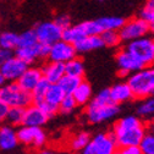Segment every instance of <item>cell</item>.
Wrapping results in <instances>:
<instances>
[{
	"label": "cell",
	"instance_id": "cell-1",
	"mask_svg": "<svg viewBox=\"0 0 154 154\" xmlns=\"http://www.w3.org/2000/svg\"><path fill=\"white\" fill-rule=\"evenodd\" d=\"M148 131L146 122L137 115H127L119 119L112 126L111 133L118 147L138 146Z\"/></svg>",
	"mask_w": 154,
	"mask_h": 154
},
{
	"label": "cell",
	"instance_id": "cell-2",
	"mask_svg": "<svg viewBox=\"0 0 154 154\" xmlns=\"http://www.w3.org/2000/svg\"><path fill=\"white\" fill-rule=\"evenodd\" d=\"M120 112V105L115 104L109 94V89H102L95 95L91 102L86 105L85 115L88 122L91 124H100L104 121H109L114 119Z\"/></svg>",
	"mask_w": 154,
	"mask_h": 154
},
{
	"label": "cell",
	"instance_id": "cell-3",
	"mask_svg": "<svg viewBox=\"0 0 154 154\" xmlns=\"http://www.w3.org/2000/svg\"><path fill=\"white\" fill-rule=\"evenodd\" d=\"M133 99H144L154 95V65L143 67L127 77Z\"/></svg>",
	"mask_w": 154,
	"mask_h": 154
},
{
	"label": "cell",
	"instance_id": "cell-4",
	"mask_svg": "<svg viewBox=\"0 0 154 154\" xmlns=\"http://www.w3.org/2000/svg\"><path fill=\"white\" fill-rule=\"evenodd\" d=\"M0 100L6 104L9 108H27L33 103L31 92L22 89L17 82L5 83L0 87Z\"/></svg>",
	"mask_w": 154,
	"mask_h": 154
},
{
	"label": "cell",
	"instance_id": "cell-5",
	"mask_svg": "<svg viewBox=\"0 0 154 154\" xmlns=\"http://www.w3.org/2000/svg\"><path fill=\"white\" fill-rule=\"evenodd\" d=\"M125 49L131 53L144 67L154 65V41L152 37L146 35L131 41L126 44Z\"/></svg>",
	"mask_w": 154,
	"mask_h": 154
},
{
	"label": "cell",
	"instance_id": "cell-6",
	"mask_svg": "<svg viewBox=\"0 0 154 154\" xmlns=\"http://www.w3.org/2000/svg\"><path fill=\"white\" fill-rule=\"evenodd\" d=\"M149 32L150 31H149L147 22L143 20V18H141L140 16L125 21L124 26L119 29L121 42H125V43L138 39V38H142V37H146V35H148Z\"/></svg>",
	"mask_w": 154,
	"mask_h": 154
},
{
	"label": "cell",
	"instance_id": "cell-7",
	"mask_svg": "<svg viewBox=\"0 0 154 154\" xmlns=\"http://www.w3.org/2000/svg\"><path fill=\"white\" fill-rule=\"evenodd\" d=\"M16 134L18 142L32 148H42L47 143V133L42 127L21 126L16 131Z\"/></svg>",
	"mask_w": 154,
	"mask_h": 154
},
{
	"label": "cell",
	"instance_id": "cell-8",
	"mask_svg": "<svg viewBox=\"0 0 154 154\" xmlns=\"http://www.w3.org/2000/svg\"><path fill=\"white\" fill-rule=\"evenodd\" d=\"M38 43L50 47L51 44L59 42L63 37V29L54 21H45L37 25L33 29Z\"/></svg>",
	"mask_w": 154,
	"mask_h": 154
},
{
	"label": "cell",
	"instance_id": "cell-9",
	"mask_svg": "<svg viewBox=\"0 0 154 154\" xmlns=\"http://www.w3.org/2000/svg\"><path fill=\"white\" fill-rule=\"evenodd\" d=\"M76 56H77V51H76L75 47L71 43H67V42L60 39L59 42L50 45L48 59H49V61L65 64Z\"/></svg>",
	"mask_w": 154,
	"mask_h": 154
},
{
	"label": "cell",
	"instance_id": "cell-10",
	"mask_svg": "<svg viewBox=\"0 0 154 154\" xmlns=\"http://www.w3.org/2000/svg\"><path fill=\"white\" fill-rule=\"evenodd\" d=\"M115 59H116V63L119 66L120 77H128L131 73L144 67L136 57H134L131 53H128L125 48L118 51V54L115 55Z\"/></svg>",
	"mask_w": 154,
	"mask_h": 154
},
{
	"label": "cell",
	"instance_id": "cell-11",
	"mask_svg": "<svg viewBox=\"0 0 154 154\" xmlns=\"http://www.w3.org/2000/svg\"><path fill=\"white\" fill-rule=\"evenodd\" d=\"M91 146L98 154H115L118 144L111 132H100L91 138Z\"/></svg>",
	"mask_w": 154,
	"mask_h": 154
},
{
	"label": "cell",
	"instance_id": "cell-12",
	"mask_svg": "<svg viewBox=\"0 0 154 154\" xmlns=\"http://www.w3.org/2000/svg\"><path fill=\"white\" fill-rule=\"evenodd\" d=\"M27 67L28 65L25 61H22L16 56H12L11 59L0 65V71H2L6 81L17 82V80L22 76V73L27 70Z\"/></svg>",
	"mask_w": 154,
	"mask_h": 154
},
{
	"label": "cell",
	"instance_id": "cell-13",
	"mask_svg": "<svg viewBox=\"0 0 154 154\" xmlns=\"http://www.w3.org/2000/svg\"><path fill=\"white\" fill-rule=\"evenodd\" d=\"M49 118L34 104H31L29 106L25 108L23 111V126H31V127H42L47 124Z\"/></svg>",
	"mask_w": 154,
	"mask_h": 154
},
{
	"label": "cell",
	"instance_id": "cell-14",
	"mask_svg": "<svg viewBox=\"0 0 154 154\" xmlns=\"http://www.w3.org/2000/svg\"><path fill=\"white\" fill-rule=\"evenodd\" d=\"M43 79L41 69L38 67H27V70L22 73V76L17 80V85L27 92H32L33 88L39 83Z\"/></svg>",
	"mask_w": 154,
	"mask_h": 154
},
{
	"label": "cell",
	"instance_id": "cell-15",
	"mask_svg": "<svg viewBox=\"0 0 154 154\" xmlns=\"http://www.w3.org/2000/svg\"><path fill=\"white\" fill-rule=\"evenodd\" d=\"M41 71L45 81H48L50 85H55L59 83V81L65 76V65L61 63L49 61L43 65Z\"/></svg>",
	"mask_w": 154,
	"mask_h": 154
},
{
	"label": "cell",
	"instance_id": "cell-16",
	"mask_svg": "<svg viewBox=\"0 0 154 154\" xmlns=\"http://www.w3.org/2000/svg\"><path fill=\"white\" fill-rule=\"evenodd\" d=\"M108 89H109V94H110L111 100L118 105L133 99L132 91H131L130 86L127 85V82H125V81L115 83Z\"/></svg>",
	"mask_w": 154,
	"mask_h": 154
},
{
	"label": "cell",
	"instance_id": "cell-17",
	"mask_svg": "<svg viewBox=\"0 0 154 154\" xmlns=\"http://www.w3.org/2000/svg\"><path fill=\"white\" fill-rule=\"evenodd\" d=\"M77 54H86L89 51H94L98 50L100 48H103V42L100 39L99 35H87L85 38H82L81 41H79L76 44H73Z\"/></svg>",
	"mask_w": 154,
	"mask_h": 154
},
{
	"label": "cell",
	"instance_id": "cell-18",
	"mask_svg": "<svg viewBox=\"0 0 154 154\" xmlns=\"http://www.w3.org/2000/svg\"><path fill=\"white\" fill-rule=\"evenodd\" d=\"M18 143L16 131L12 126L5 125L0 126V149L3 150H11Z\"/></svg>",
	"mask_w": 154,
	"mask_h": 154
},
{
	"label": "cell",
	"instance_id": "cell-19",
	"mask_svg": "<svg viewBox=\"0 0 154 154\" xmlns=\"http://www.w3.org/2000/svg\"><path fill=\"white\" fill-rule=\"evenodd\" d=\"M16 57L25 61L27 65L34 63L35 60L41 59V44L37 43L33 47H25V48H16L14 50Z\"/></svg>",
	"mask_w": 154,
	"mask_h": 154
},
{
	"label": "cell",
	"instance_id": "cell-20",
	"mask_svg": "<svg viewBox=\"0 0 154 154\" xmlns=\"http://www.w3.org/2000/svg\"><path fill=\"white\" fill-rule=\"evenodd\" d=\"M72 97L75 98L76 103H77V106H86L91 99L93 98V91H92V86L89 85V82L82 80L81 83L75 89V92L72 93Z\"/></svg>",
	"mask_w": 154,
	"mask_h": 154
},
{
	"label": "cell",
	"instance_id": "cell-21",
	"mask_svg": "<svg viewBox=\"0 0 154 154\" xmlns=\"http://www.w3.org/2000/svg\"><path fill=\"white\" fill-rule=\"evenodd\" d=\"M85 37H86V34H85V31H83L82 25L80 22L77 25H71L69 28L64 29L61 39L67 42V43H71L73 45V44H76L77 42L81 41L82 38H85Z\"/></svg>",
	"mask_w": 154,
	"mask_h": 154
},
{
	"label": "cell",
	"instance_id": "cell-22",
	"mask_svg": "<svg viewBox=\"0 0 154 154\" xmlns=\"http://www.w3.org/2000/svg\"><path fill=\"white\" fill-rule=\"evenodd\" d=\"M91 138H92V136L88 132L81 131L71 137V140L69 142V147L71 148L72 152H81L91 143Z\"/></svg>",
	"mask_w": 154,
	"mask_h": 154
},
{
	"label": "cell",
	"instance_id": "cell-23",
	"mask_svg": "<svg viewBox=\"0 0 154 154\" xmlns=\"http://www.w3.org/2000/svg\"><path fill=\"white\" fill-rule=\"evenodd\" d=\"M125 21V18L119 16H105L97 20L102 31H119L124 26Z\"/></svg>",
	"mask_w": 154,
	"mask_h": 154
},
{
	"label": "cell",
	"instance_id": "cell-24",
	"mask_svg": "<svg viewBox=\"0 0 154 154\" xmlns=\"http://www.w3.org/2000/svg\"><path fill=\"white\" fill-rule=\"evenodd\" d=\"M65 65V75L73 76V77H79V79H83L85 76V64L82 59L80 57H73V59L69 60Z\"/></svg>",
	"mask_w": 154,
	"mask_h": 154
},
{
	"label": "cell",
	"instance_id": "cell-25",
	"mask_svg": "<svg viewBox=\"0 0 154 154\" xmlns=\"http://www.w3.org/2000/svg\"><path fill=\"white\" fill-rule=\"evenodd\" d=\"M154 115V97L141 99L137 105V116L142 120H150Z\"/></svg>",
	"mask_w": 154,
	"mask_h": 154
},
{
	"label": "cell",
	"instance_id": "cell-26",
	"mask_svg": "<svg viewBox=\"0 0 154 154\" xmlns=\"http://www.w3.org/2000/svg\"><path fill=\"white\" fill-rule=\"evenodd\" d=\"M65 93L63 92V89L60 88V86L55 83V85H49L45 94H44V98L43 100H45L47 103L51 104V105H55L59 108V104L60 102L63 100Z\"/></svg>",
	"mask_w": 154,
	"mask_h": 154
},
{
	"label": "cell",
	"instance_id": "cell-27",
	"mask_svg": "<svg viewBox=\"0 0 154 154\" xmlns=\"http://www.w3.org/2000/svg\"><path fill=\"white\" fill-rule=\"evenodd\" d=\"M99 37L103 42V45L108 48H116L122 43L119 31H103Z\"/></svg>",
	"mask_w": 154,
	"mask_h": 154
},
{
	"label": "cell",
	"instance_id": "cell-28",
	"mask_svg": "<svg viewBox=\"0 0 154 154\" xmlns=\"http://www.w3.org/2000/svg\"><path fill=\"white\" fill-rule=\"evenodd\" d=\"M18 44V34L14 32H3L0 33V48L15 50Z\"/></svg>",
	"mask_w": 154,
	"mask_h": 154
},
{
	"label": "cell",
	"instance_id": "cell-29",
	"mask_svg": "<svg viewBox=\"0 0 154 154\" xmlns=\"http://www.w3.org/2000/svg\"><path fill=\"white\" fill-rule=\"evenodd\" d=\"M83 79H79V77H73V76H69V75H65L63 79L59 81V85L60 88L63 89V92L65 94H72L75 92V89L79 87V85L81 83Z\"/></svg>",
	"mask_w": 154,
	"mask_h": 154
},
{
	"label": "cell",
	"instance_id": "cell-30",
	"mask_svg": "<svg viewBox=\"0 0 154 154\" xmlns=\"http://www.w3.org/2000/svg\"><path fill=\"white\" fill-rule=\"evenodd\" d=\"M23 108H17V106H11L8 110L6 114V121L10 126H17V125H22L23 120Z\"/></svg>",
	"mask_w": 154,
	"mask_h": 154
},
{
	"label": "cell",
	"instance_id": "cell-31",
	"mask_svg": "<svg viewBox=\"0 0 154 154\" xmlns=\"http://www.w3.org/2000/svg\"><path fill=\"white\" fill-rule=\"evenodd\" d=\"M142 154H154V131H147L138 144Z\"/></svg>",
	"mask_w": 154,
	"mask_h": 154
},
{
	"label": "cell",
	"instance_id": "cell-32",
	"mask_svg": "<svg viewBox=\"0 0 154 154\" xmlns=\"http://www.w3.org/2000/svg\"><path fill=\"white\" fill-rule=\"evenodd\" d=\"M38 43L37 37L33 29L25 31L23 33L18 34V44L17 48H25V47H33Z\"/></svg>",
	"mask_w": 154,
	"mask_h": 154
},
{
	"label": "cell",
	"instance_id": "cell-33",
	"mask_svg": "<svg viewBox=\"0 0 154 154\" xmlns=\"http://www.w3.org/2000/svg\"><path fill=\"white\" fill-rule=\"evenodd\" d=\"M49 85H50V83H49L48 81H45L44 79H42V80L39 81V83H38V85L33 88V91L31 92V94H32V99H33V104H35V103H38V102H41V100H43L44 94H45V92H47Z\"/></svg>",
	"mask_w": 154,
	"mask_h": 154
},
{
	"label": "cell",
	"instance_id": "cell-34",
	"mask_svg": "<svg viewBox=\"0 0 154 154\" xmlns=\"http://www.w3.org/2000/svg\"><path fill=\"white\" fill-rule=\"evenodd\" d=\"M76 106H77V103H76L75 98L72 97V94H65L63 100L59 104V111L61 114L67 115V114L72 112L76 109Z\"/></svg>",
	"mask_w": 154,
	"mask_h": 154
},
{
	"label": "cell",
	"instance_id": "cell-35",
	"mask_svg": "<svg viewBox=\"0 0 154 154\" xmlns=\"http://www.w3.org/2000/svg\"><path fill=\"white\" fill-rule=\"evenodd\" d=\"M82 28L85 31L86 37L87 35H99L103 31L100 28V26L98 25L97 20H92V21H83L81 22Z\"/></svg>",
	"mask_w": 154,
	"mask_h": 154
},
{
	"label": "cell",
	"instance_id": "cell-36",
	"mask_svg": "<svg viewBox=\"0 0 154 154\" xmlns=\"http://www.w3.org/2000/svg\"><path fill=\"white\" fill-rule=\"evenodd\" d=\"M34 105H37L38 108H39L48 118H51V116H54V115L59 111V108L57 106H55V105H51V104H49V103H47L45 100H41V102H38V103H35Z\"/></svg>",
	"mask_w": 154,
	"mask_h": 154
},
{
	"label": "cell",
	"instance_id": "cell-37",
	"mask_svg": "<svg viewBox=\"0 0 154 154\" xmlns=\"http://www.w3.org/2000/svg\"><path fill=\"white\" fill-rule=\"evenodd\" d=\"M140 17L147 22L149 31L154 32V9H142Z\"/></svg>",
	"mask_w": 154,
	"mask_h": 154
},
{
	"label": "cell",
	"instance_id": "cell-38",
	"mask_svg": "<svg viewBox=\"0 0 154 154\" xmlns=\"http://www.w3.org/2000/svg\"><path fill=\"white\" fill-rule=\"evenodd\" d=\"M54 22L59 26L63 31L64 29H66V28H69L72 23H71V18L67 16V15H59V16H56L55 17V20H54Z\"/></svg>",
	"mask_w": 154,
	"mask_h": 154
},
{
	"label": "cell",
	"instance_id": "cell-39",
	"mask_svg": "<svg viewBox=\"0 0 154 154\" xmlns=\"http://www.w3.org/2000/svg\"><path fill=\"white\" fill-rule=\"evenodd\" d=\"M118 154H142L138 146H126V147H119Z\"/></svg>",
	"mask_w": 154,
	"mask_h": 154
},
{
	"label": "cell",
	"instance_id": "cell-40",
	"mask_svg": "<svg viewBox=\"0 0 154 154\" xmlns=\"http://www.w3.org/2000/svg\"><path fill=\"white\" fill-rule=\"evenodd\" d=\"M12 56H15L12 50H8V49H2V48H0V65L4 64L5 61H8L9 59H11Z\"/></svg>",
	"mask_w": 154,
	"mask_h": 154
},
{
	"label": "cell",
	"instance_id": "cell-41",
	"mask_svg": "<svg viewBox=\"0 0 154 154\" xmlns=\"http://www.w3.org/2000/svg\"><path fill=\"white\" fill-rule=\"evenodd\" d=\"M9 106L6 104H4L2 100H0V124H3L6 119V114H8Z\"/></svg>",
	"mask_w": 154,
	"mask_h": 154
},
{
	"label": "cell",
	"instance_id": "cell-42",
	"mask_svg": "<svg viewBox=\"0 0 154 154\" xmlns=\"http://www.w3.org/2000/svg\"><path fill=\"white\" fill-rule=\"evenodd\" d=\"M81 154H98L97 152H95V149L91 146V143L83 149V150H81Z\"/></svg>",
	"mask_w": 154,
	"mask_h": 154
},
{
	"label": "cell",
	"instance_id": "cell-43",
	"mask_svg": "<svg viewBox=\"0 0 154 154\" xmlns=\"http://www.w3.org/2000/svg\"><path fill=\"white\" fill-rule=\"evenodd\" d=\"M143 9H154V0H147Z\"/></svg>",
	"mask_w": 154,
	"mask_h": 154
},
{
	"label": "cell",
	"instance_id": "cell-44",
	"mask_svg": "<svg viewBox=\"0 0 154 154\" xmlns=\"http://www.w3.org/2000/svg\"><path fill=\"white\" fill-rule=\"evenodd\" d=\"M5 82H6V80H5V77L3 76L2 71H0V87H2V86H4V85H5Z\"/></svg>",
	"mask_w": 154,
	"mask_h": 154
},
{
	"label": "cell",
	"instance_id": "cell-45",
	"mask_svg": "<svg viewBox=\"0 0 154 154\" xmlns=\"http://www.w3.org/2000/svg\"><path fill=\"white\" fill-rule=\"evenodd\" d=\"M149 127H150L152 130H154V115L152 116V119L149 120Z\"/></svg>",
	"mask_w": 154,
	"mask_h": 154
},
{
	"label": "cell",
	"instance_id": "cell-46",
	"mask_svg": "<svg viewBox=\"0 0 154 154\" xmlns=\"http://www.w3.org/2000/svg\"><path fill=\"white\" fill-rule=\"evenodd\" d=\"M41 154H57V153H55V152H53V150H43Z\"/></svg>",
	"mask_w": 154,
	"mask_h": 154
},
{
	"label": "cell",
	"instance_id": "cell-47",
	"mask_svg": "<svg viewBox=\"0 0 154 154\" xmlns=\"http://www.w3.org/2000/svg\"><path fill=\"white\" fill-rule=\"evenodd\" d=\"M99 2H104V0H99Z\"/></svg>",
	"mask_w": 154,
	"mask_h": 154
},
{
	"label": "cell",
	"instance_id": "cell-48",
	"mask_svg": "<svg viewBox=\"0 0 154 154\" xmlns=\"http://www.w3.org/2000/svg\"><path fill=\"white\" fill-rule=\"evenodd\" d=\"M153 41H154V38H153Z\"/></svg>",
	"mask_w": 154,
	"mask_h": 154
},
{
	"label": "cell",
	"instance_id": "cell-49",
	"mask_svg": "<svg viewBox=\"0 0 154 154\" xmlns=\"http://www.w3.org/2000/svg\"><path fill=\"white\" fill-rule=\"evenodd\" d=\"M153 97H154V95H153Z\"/></svg>",
	"mask_w": 154,
	"mask_h": 154
}]
</instances>
